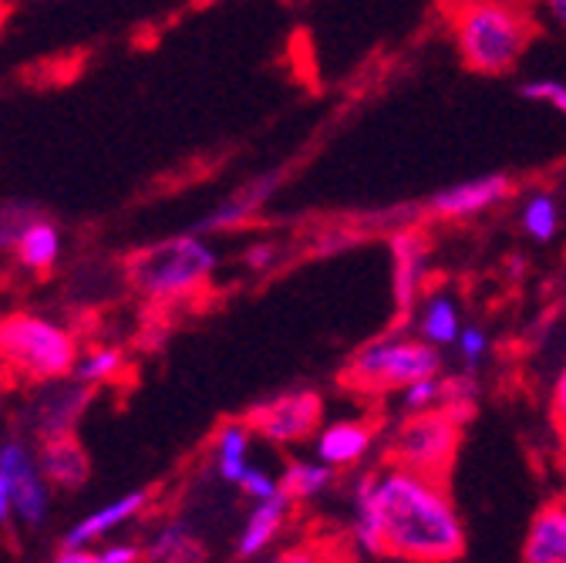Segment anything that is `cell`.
<instances>
[{"label":"cell","instance_id":"6da1fadb","mask_svg":"<svg viewBox=\"0 0 566 563\" xmlns=\"http://www.w3.org/2000/svg\"><path fill=\"white\" fill-rule=\"evenodd\" d=\"M381 556L405 563H455L465 553V526L449 489L388 466L375 482Z\"/></svg>","mask_w":566,"mask_h":563},{"label":"cell","instance_id":"7a4b0ae2","mask_svg":"<svg viewBox=\"0 0 566 563\" xmlns=\"http://www.w3.org/2000/svg\"><path fill=\"white\" fill-rule=\"evenodd\" d=\"M449 31L469 72L503 79L536 44L539 18L526 0H452Z\"/></svg>","mask_w":566,"mask_h":563},{"label":"cell","instance_id":"3957f363","mask_svg":"<svg viewBox=\"0 0 566 563\" xmlns=\"http://www.w3.org/2000/svg\"><path fill=\"white\" fill-rule=\"evenodd\" d=\"M220 270V253L206 233H179L142 247L128 257V284L146 301H182L199 294Z\"/></svg>","mask_w":566,"mask_h":563},{"label":"cell","instance_id":"277c9868","mask_svg":"<svg viewBox=\"0 0 566 563\" xmlns=\"http://www.w3.org/2000/svg\"><path fill=\"white\" fill-rule=\"evenodd\" d=\"M439 375L442 355L436 344L408 334H385L354 351L340 372V385L354 395H388Z\"/></svg>","mask_w":566,"mask_h":563},{"label":"cell","instance_id":"5b68a950","mask_svg":"<svg viewBox=\"0 0 566 563\" xmlns=\"http://www.w3.org/2000/svg\"><path fill=\"white\" fill-rule=\"evenodd\" d=\"M465 421H469L465 415H459L446 405L408 411L385 449L388 466L408 469L421 479H432L449 489V479H452V469L459 459V446L465 436Z\"/></svg>","mask_w":566,"mask_h":563},{"label":"cell","instance_id":"8992f818","mask_svg":"<svg viewBox=\"0 0 566 563\" xmlns=\"http://www.w3.org/2000/svg\"><path fill=\"white\" fill-rule=\"evenodd\" d=\"M0 362L21 375L54 382L64 378L67 372H75L78 344L57 321L18 311L0 317Z\"/></svg>","mask_w":566,"mask_h":563},{"label":"cell","instance_id":"52a82bcc","mask_svg":"<svg viewBox=\"0 0 566 563\" xmlns=\"http://www.w3.org/2000/svg\"><path fill=\"white\" fill-rule=\"evenodd\" d=\"M243 421L250 432L263 436L273 446L307 442L324 421V398L311 388L283 392V395H273V398L253 405L243 415Z\"/></svg>","mask_w":566,"mask_h":563},{"label":"cell","instance_id":"ba28073f","mask_svg":"<svg viewBox=\"0 0 566 563\" xmlns=\"http://www.w3.org/2000/svg\"><path fill=\"white\" fill-rule=\"evenodd\" d=\"M391 298H395V314L398 321H411L421 298L429 294L424 284H429V240L418 227H401L391 233Z\"/></svg>","mask_w":566,"mask_h":563},{"label":"cell","instance_id":"9c48e42d","mask_svg":"<svg viewBox=\"0 0 566 563\" xmlns=\"http://www.w3.org/2000/svg\"><path fill=\"white\" fill-rule=\"evenodd\" d=\"M513 192V179L503 173H482V176H469L459 179L452 186H442L439 192L429 196L424 209L436 220H472L482 213H492L500 209Z\"/></svg>","mask_w":566,"mask_h":563},{"label":"cell","instance_id":"30bf717a","mask_svg":"<svg viewBox=\"0 0 566 563\" xmlns=\"http://www.w3.org/2000/svg\"><path fill=\"white\" fill-rule=\"evenodd\" d=\"M0 472L8 476L11 492H14V510L24 517V523L38 526L48 510V492H44V476L38 459L28 452L24 442H0Z\"/></svg>","mask_w":566,"mask_h":563},{"label":"cell","instance_id":"8fae6325","mask_svg":"<svg viewBox=\"0 0 566 563\" xmlns=\"http://www.w3.org/2000/svg\"><path fill=\"white\" fill-rule=\"evenodd\" d=\"M88 402H92V388L85 382H78V378L75 382L54 378L41 392V398L34 402V429H38V436L51 439V436L71 432Z\"/></svg>","mask_w":566,"mask_h":563},{"label":"cell","instance_id":"7c38bea8","mask_svg":"<svg viewBox=\"0 0 566 563\" xmlns=\"http://www.w3.org/2000/svg\"><path fill=\"white\" fill-rule=\"evenodd\" d=\"M378 436V418H344L331 421L317 436V459L331 469H347L368 456Z\"/></svg>","mask_w":566,"mask_h":563},{"label":"cell","instance_id":"4fadbf2b","mask_svg":"<svg viewBox=\"0 0 566 563\" xmlns=\"http://www.w3.org/2000/svg\"><path fill=\"white\" fill-rule=\"evenodd\" d=\"M283 173H270V176H256L247 186H240L233 196H227L212 213L196 227V233H227V230H240L243 223H250L260 209L270 202V196L276 192Z\"/></svg>","mask_w":566,"mask_h":563},{"label":"cell","instance_id":"5bb4252c","mask_svg":"<svg viewBox=\"0 0 566 563\" xmlns=\"http://www.w3.org/2000/svg\"><path fill=\"white\" fill-rule=\"evenodd\" d=\"M523 563H566V500H549L533 513Z\"/></svg>","mask_w":566,"mask_h":563},{"label":"cell","instance_id":"9a60e30c","mask_svg":"<svg viewBox=\"0 0 566 563\" xmlns=\"http://www.w3.org/2000/svg\"><path fill=\"white\" fill-rule=\"evenodd\" d=\"M38 466H41L44 479H51L54 486H64V489L82 486L92 472L88 452L75 439V432H61V436L44 439L41 452H38Z\"/></svg>","mask_w":566,"mask_h":563},{"label":"cell","instance_id":"2e32d148","mask_svg":"<svg viewBox=\"0 0 566 563\" xmlns=\"http://www.w3.org/2000/svg\"><path fill=\"white\" fill-rule=\"evenodd\" d=\"M287 510H291V500L283 497V492L256 503V510L250 513V520H247V526L240 533V543H237L240 560H250V556L263 553L276 540V533L283 530V523H287Z\"/></svg>","mask_w":566,"mask_h":563},{"label":"cell","instance_id":"e0dca14e","mask_svg":"<svg viewBox=\"0 0 566 563\" xmlns=\"http://www.w3.org/2000/svg\"><path fill=\"white\" fill-rule=\"evenodd\" d=\"M415 327H418V337H424L436 347L455 344L462 334L459 304L449 294H424L418 311H415Z\"/></svg>","mask_w":566,"mask_h":563},{"label":"cell","instance_id":"ac0fdd59","mask_svg":"<svg viewBox=\"0 0 566 563\" xmlns=\"http://www.w3.org/2000/svg\"><path fill=\"white\" fill-rule=\"evenodd\" d=\"M149 503V489H138V492H128V497H122V500H115V503H108V507H102V510H95L88 520H82L75 530H67V536H64V546L67 550H78V546H85L88 540H95V536H102V533H108V530H115L118 523H125V520H132L142 507Z\"/></svg>","mask_w":566,"mask_h":563},{"label":"cell","instance_id":"d6986e66","mask_svg":"<svg viewBox=\"0 0 566 563\" xmlns=\"http://www.w3.org/2000/svg\"><path fill=\"white\" fill-rule=\"evenodd\" d=\"M14 257L21 267L28 270H48L57 263L61 257V230L41 213L34 223H28V230L21 233L18 247H14Z\"/></svg>","mask_w":566,"mask_h":563},{"label":"cell","instance_id":"ffe728a7","mask_svg":"<svg viewBox=\"0 0 566 563\" xmlns=\"http://www.w3.org/2000/svg\"><path fill=\"white\" fill-rule=\"evenodd\" d=\"M520 227H523V233L530 237V240H536V243H549L556 233H559V199H556V192H549V189H533V192H526L523 196V202H520Z\"/></svg>","mask_w":566,"mask_h":563},{"label":"cell","instance_id":"44dd1931","mask_svg":"<svg viewBox=\"0 0 566 563\" xmlns=\"http://www.w3.org/2000/svg\"><path fill=\"white\" fill-rule=\"evenodd\" d=\"M276 482L291 503H304V500H314L317 492H324L334 482V469L324 462H291Z\"/></svg>","mask_w":566,"mask_h":563},{"label":"cell","instance_id":"7402d4cb","mask_svg":"<svg viewBox=\"0 0 566 563\" xmlns=\"http://www.w3.org/2000/svg\"><path fill=\"white\" fill-rule=\"evenodd\" d=\"M247 439H250V429L247 421H227L217 436V462H220V476L230 479V482H240L243 472L250 469L247 466Z\"/></svg>","mask_w":566,"mask_h":563},{"label":"cell","instance_id":"603a6c76","mask_svg":"<svg viewBox=\"0 0 566 563\" xmlns=\"http://www.w3.org/2000/svg\"><path fill=\"white\" fill-rule=\"evenodd\" d=\"M146 560L149 563H199L202 560V550L196 546V540L189 536L186 526H166L156 543L146 550Z\"/></svg>","mask_w":566,"mask_h":563},{"label":"cell","instance_id":"cb8c5ba5","mask_svg":"<svg viewBox=\"0 0 566 563\" xmlns=\"http://www.w3.org/2000/svg\"><path fill=\"white\" fill-rule=\"evenodd\" d=\"M41 217V209L24 199H0V250H14L28 223Z\"/></svg>","mask_w":566,"mask_h":563},{"label":"cell","instance_id":"d4e9b609","mask_svg":"<svg viewBox=\"0 0 566 563\" xmlns=\"http://www.w3.org/2000/svg\"><path fill=\"white\" fill-rule=\"evenodd\" d=\"M122 368H125V355L118 347H95V351H88V355L78 358L75 378L85 382V385H98V382L115 378Z\"/></svg>","mask_w":566,"mask_h":563},{"label":"cell","instance_id":"484cf974","mask_svg":"<svg viewBox=\"0 0 566 563\" xmlns=\"http://www.w3.org/2000/svg\"><path fill=\"white\" fill-rule=\"evenodd\" d=\"M520 95L526 102H536V105H546V108L566 115V82H559V79H533V82H523L520 85Z\"/></svg>","mask_w":566,"mask_h":563},{"label":"cell","instance_id":"4316f807","mask_svg":"<svg viewBox=\"0 0 566 563\" xmlns=\"http://www.w3.org/2000/svg\"><path fill=\"white\" fill-rule=\"evenodd\" d=\"M405 398V408L408 411H424V408H436L442 405V375L439 378H424V382H415L401 392Z\"/></svg>","mask_w":566,"mask_h":563},{"label":"cell","instance_id":"83f0119b","mask_svg":"<svg viewBox=\"0 0 566 563\" xmlns=\"http://www.w3.org/2000/svg\"><path fill=\"white\" fill-rule=\"evenodd\" d=\"M549 426L559 439V446L566 449V362L553 382V392H549Z\"/></svg>","mask_w":566,"mask_h":563},{"label":"cell","instance_id":"f1b7e54d","mask_svg":"<svg viewBox=\"0 0 566 563\" xmlns=\"http://www.w3.org/2000/svg\"><path fill=\"white\" fill-rule=\"evenodd\" d=\"M455 347H459V358L465 362V368H475V365L485 358L489 337H485V331H479V327H462V334H459Z\"/></svg>","mask_w":566,"mask_h":563},{"label":"cell","instance_id":"f546056e","mask_svg":"<svg viewBox=\"0 0 566 563\" xmlns=\"http://www.w3.org/2000/svg\"><path fill=\"white\" fill-rule=\"evenodd\" d=\"M240 486H243L247 497H253L256 503L260 500H270V497H276V492H280V482L273 476L260 472V469H247L243 479H240Z\"/></svg>","mask_w":566,"mask_h":563},{"label":"cell","instance_id":"4dcf8cb0","mask_svg":"<svg viewBox=\"0 0 566 563\" xmlns=\"http://www.w3.org/2000/svg\"><path fill=\"white\" fill-rule=\"evenodd\" d=\"M273 260H276V247L273 243H253L247 253H243V263L250 267V270H270L273 267Z\"/></svg>","mask_w":566,"mask_h":563},{"label":"cell","instance_id":"1f68e13d","mask_svg":"<svg viewBox=\"0 0 566 563\" xmlns=\"http://www.w3.org/2000/svg\"><path fill=\"white\" fill-rule=\"evenodd\" d=\"M539 11L566 38V0H539Z\"/></svg>","mask_w":566,"mask_h":563},{"label":"cell","instance_id":"d6a6232c","mask_svg":"<svg viewBox=\"0 0 566 563\" xmlns=\"http://www.w3.org/2000/svg\"><path fill=\"white\" fill-rule=\"evenodd\" d=\"M266 563H321L311 550H304V546H291V550H280V553H273Z\"/></svg>","mask_w":566,"mask_h":563},{"label":"cell","instance_id":"836d02e7","mask_svg":"<svg viewBox=\"0 0 566 563\" xmlns=\"http://www.w3.org/2000/svg\"><path fill=\"white\" fill-rule=\"evenodd\" d=\"M138 556H142L138 546H122V543H118V546H108V550L102 553L105 563H135Z\"/></svg>","mask_w":566,"mask_h":563},{"label":"cell","instance_id":"e575fe53","mask_svg":"<svg viewBox=\"0 0 566 563\" xmlns=\"http://www.w3.org/2000/svg\"><path fill=\"white\" fill-rule=\"evenodd\" d=\"M11 510H14V492H11L8 476L0 472V523H4V520L11 517Z\"/></svg>","mask_w":566,"mask_h":563},{"label":"cell","instance_id":"d590c367","mask_svg":"<svg viewBox=\"0 0 566 563\" xmlns=\"http://www.w3.org/2000/svg\"><path fill=\"white\" fill-rule=\"evenodd\" d=\"M51 563H105L102 553H85V550H64L61 556H54Z\"/></svg>","mask_w":566,"mask_h":563}]
</instances>
